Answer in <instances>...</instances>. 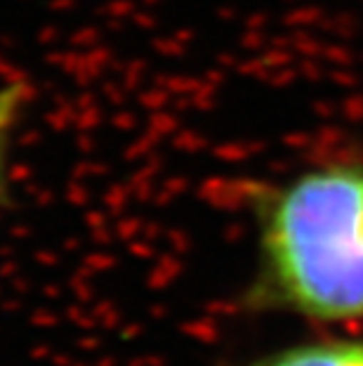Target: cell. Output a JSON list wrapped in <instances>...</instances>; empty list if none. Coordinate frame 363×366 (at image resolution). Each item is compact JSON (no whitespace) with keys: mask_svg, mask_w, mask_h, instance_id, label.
Masks as SVG:
<instances>
[{"mask_svg":"<svg viewBox=\"0 0 363 366\" xmlns=\"http://www.w3.org/2000/svg\"><path fill=\"white\" fill-rule=\"evenodd\" d=\"M243 366H363V333L302 340L262 355Z\"/></svg>","mask_w":363,"mask_h":366,"instance_id":"obj_2","label":"cell"},{"mask_svg":"<svg viewBox=\"0 0 363 366\" xmlns=\"http://www.w3.org/2000/svg\"><path fill=\"white\" fill-rule=\"evenodd\" d=\"M265 307L344 326L363 322V163H321L276 187L257 208Z\"/></svg>","mask_w":363,"mask_h":366,"instance_id":"obj_1","label":"cell"},{"mask_svg":"<svg viewBox=\"0 0 363 366\" xmlns=\"http://www.w3.org/2000/svg\"><path fill=\"white\" fill-rule=\"evenodd\" d=\"M24 102L26 88L21 83L0 85V194H3L5 184V161L7 152H10V139L19 123L21 112H24Z\"/></svg>","mask_w":363,"mask_h":366,"instance_id":"obj_3","label":"cell"}]
</instances>
